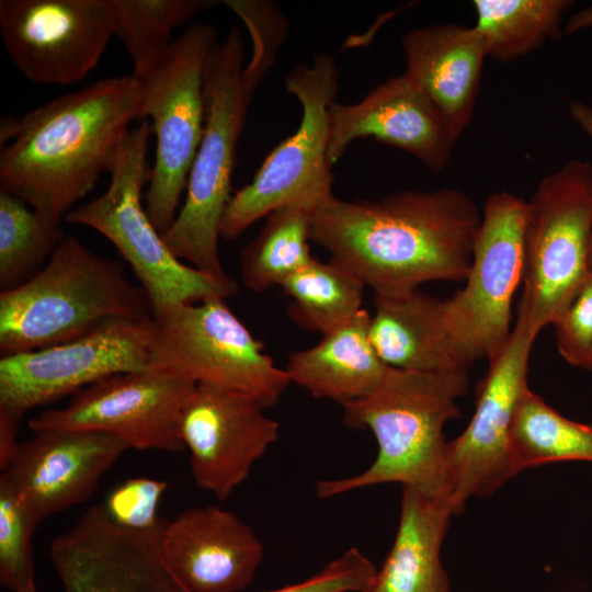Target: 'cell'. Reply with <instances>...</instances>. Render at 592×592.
Here are the masks:
<instances>
[{"label": "cell", "instance_id": "1", "mask_svg": "<svg viewBox=\"0 0 592 592\" xmlns=\"http://www.w3.org/2000/svg\"><path fill=\"white\" fill-rule=\"evenodd\" d=\"M480 224L474 198L455 187L355 202L333 195L312 214L311 240L374 294L401 295L465 281Z\"/></svg>", "mask_w": 592, "mask_h": 592}, {"label": "cell", "instance_id": "2", "mask_svg": "<svg viewBox=\"0 0 592 592\" xmlns=\"http://www.w3.org/2000/svg\"><path fill=\"white\" fill-rule=\"evenodd\" d=\"M135 119H141V96L133 73L2 118L0 190L60 224L109 172Z\"/></svg>", "mask_w": 592, "mask_h": 592}, {"label": "cell", "instance_id": "3", "mask_svg": "<svg viewBox=\"0 0 592 592\" xmlns=\"http://www.w3.org/2000/svg\"><path fill=\"white\" fill-rule=\"evenodd\" d=\"M468 371L413 372L389 367L367 396L343 405V422L369 430L377 442L374 462L362 473L320 480L321 499L362 488L400 483L448 500L444 428L459 415L458 399L468 391Z\"/></svg>", "mask_w": 592, "mask_h": 592}, {"label": "cell", "instance_id": "4", "mask_svg": "<svg viewBox=\"0 0 592 592\" xmlns=\"http://www.w3.org/2000/svg\"><path fill=\"white\" fill-rule=\"evenodd\" d=\"M152 317L150 300L123 265L66 236L45 265L0 293L1 356L79 338L115 319Z\"/></svg>", "mask_w": 592, "mask_h": 592}, {"label": "cell", "instance_id": "5", "mask_svg": "<svg viewBox=\"0 0 592 592\" xmlns=\"http://www.w3.org/2000/svg\"><path fill=\"white\" fill-rule=\"evenodd\" d=\"M244 43L229 31L204 70V129L191 167L185 200L162 238L180 260L215 277H229L218 253L224 213L231 197L236 149L253 92L244 78Z\"/></svg>", "mask_w": 592, "mask_h": 592}, {"label": "cell", "instance_id": "6", "mask_svg": "<svg viewBox=\"0 0 592 592\" xmlns=\"http://www.w3.org/2000/svg\"><path fill=\"white\" fill-rule=\"evenodd\" d=\"M151 134L148 119L132 127L109 170L107 189L76 206L64 220L90 227L115 246L148 296L152 312L169 305L235 296V280L218 278L183 263L150 220L143 205V191L151 177L147 160Z\"/></svg>", "mask_w": 592, "mask_h": 592}, {"label": "cell", "instance_id": "7", "mask_svg": "<svg viewBox=\"0 0 592 592\" xmlns=\"http://www.w3.org/2000/svg\"><path fill=\"white\" fill-rule=\"evenodd\" d=\"M218 31L194 23L143 71L141 121L151 119L156 158L145 195L147 214L162 235L174 220L204 129V70ZM150 123V122H149Z\"/></svg>", "mask_w": 592, "mask_h": 592}, {"label": "cell", "instance_id": "8", "mask_svg": "<svg viewBox=\"0 0 592 592\" xmlns=\"http://www.w3.org/2000/svg\"><path fill=\"white\" fill-rule=\"evenodd\" d=\"M592 164L571 159L526 201L517 318L536 334L570 304L591 269Z\"/></svg>", "mask_w": 592, "mask_h": 592}, {"label": "cell", "instance_id": "9", "mask_svg": "<svg viewBox=\"0 0 592 592\" xmlns=\"http://www.w3.org/2000/svg\"><path fill=\"white\" fill-rule=\"evenodd\" d=\"M339 88V70L329 54L300 64L285 77V89L301 105L297 130L265 158L252 181L231 195L220 237L235 239L260 218L285 206L315 210L333 196L328 159L329 107Z\"/></svg>", "mask_w": 592, "mask_h": 592}, {"label": "cell", "instance_id": "10", "mask_svg": "<svg viewBox=\"0 0 592 592\" xmlns=\"http://www.w3.org/2000/svg\"><path fill=\"white\" fill-rule=\"evenodd\" d=\"M152 317L148 369L247 394L264 408L276 405L291 384L225 298L164 306Z\"/></svg>", "mask_w": 592, "mask_h": 592}, {"label": "cell", "instance_id": "11", "mask_svg": "<svg viewBox=\"0 0 592 592\" xmlns=\"http://www.w3.org/2000/svg\"><path fill=\"white\" fill-rule=\"evenodd\" d=\"M526 201L506 191L481 210L465 286L443 300L445 327L458 361L494 360L511 335L513 296L523 282Z\"/></svg>", "mask_w": 592, "mask_h": 592}, {"label": "cell", "instance_id": "12", "mask_svg": "<svg viewBox=\"0 0 592 592\" xmlns=\"http://www.w3.org/2000/svg\"><path fill=\"white\" fill-rule=\"evenodd\" d=\"M153 317L115 319L52 346L1 356L0 410L16 420L125 372L148 369Z\"/></svg>", "mask_w": 592, "mask_h": 592}, {"label": "cell", "instance_id": "13", "mask_svg": "<svg viewBox=\"0 0 592 592\" xmlns=\"http://www.w3.org/2000/svg\"><path fill=\"white\" fill-rule=\"evenodd\" d=\"M536 337L516 318L506 344L489 362L478 386L469 423L447 443L448 503L454 515L470 499L493 494L517 475L511 431L519 401L528 388V360Z\"/></svg>", "mask_w": 592, "mask_h": 592}, {"label": "cell", "instance_id": "14", "mask_svg": "<svg viewBox=\"0 0 592 592\" xmlns=\"http://www.w3.org/2000/svg\"><path fill=\"white\" fill-rule=\"evenodd\" d=\"M196 384L183 376L151 371L104 377L72 395L67 406L29 421L33 431H89L114 435L129 448L180 452L182 409Z\"/></svg>", "mask_w": 592, "mask_h": 592}, {"label": "cell", "instance_id": "15", "mask_svg": "<svg viewBox=\"0 0 592 592\" xmlns=\"http://www.w3.org/2000/svg\"><path fill=\"white\" fill-rule=\"evenodd\" d=\"M0 30L29 80L60 86L84 79L114 35L107 0H1Z\"/></svg>", "mask_w": 592, "mask_h": 592}, {"label": "cell", "instance_id": "16", "mask_svg": "<svg viewBox=\"0 0 592 592\" xmlns=\"http://www.w3.org/2000/svg\"><path fill=\"white\" fill-rule=\"evenodd\" d=\"M166 523L136 531L116 523L104 504L87 509L49 546L62 592H190L162 553Z\"/></svg>", "mask_w": 592, "mask_h": 592}, {"label": "cell", "instance_id": "17", "mask_svg": "<svg viewBox=\"0 0 592 592\" xmlns=\"http://www.w3.org/2000/svg\"><path fill=\"white\" fill-rule=\"evenodd\" d=\"M253 397L196 384L179 420L196 486L226 500L278 439L280 424Z\"/></svg>", "mask_w": 592, "mask_h": 592}, {"label": "cell", "instance_id": "18", "mask_svg": "<svg viewBox=\"0 0 592 592\" xmlns=\"http://www.w3.org/2000/svg\"><path fill=\"white\" fill-rule=\"evenodd\" d=\"M329 126L331 164L353 140L374 138L440 172L449 163L459 138L441 110L406 72L380 83L355 104L333 102Z\"/></svg>", "mask_w": 592, "mask_h": 592}, {"label": "cell", "instance_id": "19", "mask_svg": "<svg viewBox=\"0 0 592 592\" xmlns=\"http://www.w3.org/2000/svg\"><path fill=\"white\" fill-rule=\"evenodd\" d=\"M129 446L100 432L43 430L19 444L3 471L37 519L86 501Z\"/></svg>", "mask_w": 592, "mask_h": 592}, {"label": "cell", "instance_id": "20", "mask_svg": "<svg viewBox=\"0 0 592 592\" xmlns=\"http://www.w3.org/2000/svg\"><path fill=\"white\" fill-rule=\"evenodd\" d=\"M164 558L190 592H240L263 559V544L236 513L217 505L195 506L167 521Z\"/></svg>", "mask_w": 592, "mask_h": 592}, {"label": "cell", "instance_id": "21", "mask_svg": "<svg viewBox=\"0 0 592 592\" xmlns=\"http://www.w3.org/2000/svg\"><path fill=\"white\" fill-rule=\"evenodd\" d=\"M409 75L441 110L458 137L473 119L483 61L488 57L474 26L439 24L401 38Z\"/></svg>", "mask_w": 592, "mask_h": 592}, {"label": "cell", "instance_id": "22", "mask_svg": "<svg viewBox=\"0 0 592 592\" xmlns=\"http://www.w3.org/2000/svg\"><path fill=\"white\" fill-rule=\"evenodd\" d=\"M368 333L388 367L413 372L469 369L453 349L443 300L419 289L401 295L374 294Z\"/></svg>", "mask_w": 592, "mask_h": 592}, {"label": "cell", "instance_id": "23", "mask_svg": "<svg viewBox=\"0 0 592 592\" xmlns=\"http://www.w3.org/2000/svg\"><path fill=\"white\" fill-rule=\"evenodd\" d=\"M371 315L362 309L346 323L322 334L311 348L293 352L284 368L291 383L315 398L342 406L371 394L388 366L369 339Z\"/></svg>", "mask_w": 592, "mask_h": 592}, {"label": "cell", "instance_id": "24", "mask_svg": "<svg viewBox=\"0 0 592 592\" xmlns=\"http://www.w3.org/2000/svg\"><path fill=\"white\" fill-rule=\"evenodd\" d=\"M453 515L447 499L402 487L396 536L371 592H451L441 550Z\"/></svg>", "mask_w": 592, "mask_h": 592}, {"label": "cell", "instance_id": "25", "mask_svg": "<svg viewBox=\"0 0 592 592\" xmlns=\"http://www.w3.org/2000/svg\"><path fill=\"white\" fill-rule=\"evenodd\" d=\"M572 3L569 0H474V27L488 57L513 61L546 41L561 37L563 13Z\"/></svg>", "mask_w": 592, "mask_h": 592}, {"label": "cell", "instance_id": "26", "mask_svg": "<svg viewBox=\"0 0 592 592\" xmlns=\"http://www.w3.org/2000/svg\"><path fill=\"white\" fill-rule=\"evenodd\" d=\"M511 441L517 475L559 462L592 463V423L562 415L530 387L519 401Z\"/></svg>", "mask_w": 592, "mask_h": 592}, {"label": "cell", "instance_id": "27", "mask_svg": "<svg viewBox=\"0 0 592 592\" xmlns=\"http://www.w3.org/2000/svg\"><path fill=\"white\" fill-rule=\"evenodd\" d=\"M291 299L288 317L300 328L326 334L353 319L363 308L365 284L333 259L311 262L281 285Z\"/></svg>", "mask_w": 592, "mask_h": 592}, {"label": "cell", "instance_id": "28", "mask_svg": "<svg viewBox=\"0 0 592 592\" xmlns=\"http://www.w3.org/2000/svg\"><path fill=\"white\" fill-rule=\"evenodd\" d=\"M314 212L292 205L267 215L260 232L240 252L241 278L248 289L263 293L281 286L311 262L308 241Z\"/></svg>", "mask_w": 592, "mask_h": 592}, {"label": "cell", "instance_id": "29", "mask_svg": "<svg viewBox=\"0 0 592 592\" xmlns=\"http://www.w3.org/2000/svg\"><path fill=\"white\" fill-rule=\"evenodd\" d=\"M66 237L25 201L0 190V287L14 288L34 276Z\"/></svg>", "mask_w": 592, "mask_h": 592}, {"label": "cell", "instance_id": "30", "mask_svg": "<svg viewBox=\"0 0 592 592\" xmlns=\"http://www.w3.org/2000/svg\"><path fill=\"white\" fill-rule=\"evenodd\" d=\"M214 1L107 0L113 34L143 71L171 43L172 31Z\"/></svg>", "mask_w": 592, "mask_h": 592}, {"label": "cell", "instance_id": "31", "mask_svg": "<svg viewBox=\"0 0 592 592\" xmlns=\"http://www.w3.org/2000/svg\"><path fill=\"white\" fill-rule=\"evenodd\" d=\"M41 521L9 479L0 475V583L11 592H37L32 537Z\"/></svg>", "mask_w": 592, "mask_h": 592}, {"label": "cell", "instance_id": "32", "mask_svg": "<svg viewBox=\"0 0 592 592\" xmlns=\"http://www.w3.org/2000/svg\"><path fill=\"white\" fill-rule=\"evenodd\" d=\"M167 488L168 483L163 480L129 478L109 494L104 505L119 525L136 531H153L166 521L157 512Z\"/></svg>", "mask_w": 592, "mask_h": 592}, {"label": "cell", "instance_id": "33", "mask_svg": "<svg viewBox=\"0 0 592 592\" xmlns=\"http://www.w3.org/2000/svg\"><path fill=\"white\" fill-rule=\"evenodd\" d=\"M377 571L358 548L352 547L312 577L266 592H371Z\"/></svg>", "mask_w": 592, "mask_h": 592}, {"label": "cell", "instance_id": "34", "mask_svg": "<svg viewBox=\"0 0 592 592\" xmlns=\"http://www.w3.org/2000/svg\"><path fill=\"white\" fill-rule=\"evenodd\" d=\"M557 350L571 366H583L592 348V269L570 304L551 323Z\"/></svg>", "mask_w": 592, "mask_h": 592}, {"label": "cell", "instance_id": "35", "mask_svg": "<svg viewBox=\"0 0 592 592\" xmlns=\"http://www.w3.org/2000/svg\"><path fill=\"white\" fill-rule=\"evenodd\" d=\"M19 420L0 410V468L5 471L13 460L19 448L18 425Z\"/></svg>", "mask_w": 592, "mask_h": 592}, {"label": "cell", "instance_id": "36", "mask_svg": "<svg viewBox=\"0 0 592 592\" xmlns=\"http://www.w3.org/2000/svg\"><path fill=\"white\" fill-rule=\"evenodd\" d=\"M569 114L592 141V107L581 101H572L569 105ZM588 263L592 267V236L588 249Z\"/></svg>", "mask_w": 592, "mask_h": 592}, {"label": "cell", "instance_id": "37", "mask_svg": "<svg viewBox=\"0 0 592 592\" xmlns=\"http://www.w3.org/2000/svg\"><path fill=\"white\" fill-rule=\"evenodd\" d=\"M592 27V4L572 14L563 26V34L570 35L583 29Z\"/></svg>", "mask_w": 592, "mask_h": 592}, {"label": "cell", "instance_id": "38", "mask_svg": "<svg viewBox=\"0 0 592 592\" xmlns=\"http://www.w3.org/2000/svg\"><path fill=\"white\" fill-rule=\"evenodd\" d=\"M583 369L590 372L592 374V348L587 356V360L582 366Z\"/></svg>", "mask_w": 592, "mask_h": 592}]
</instances>
